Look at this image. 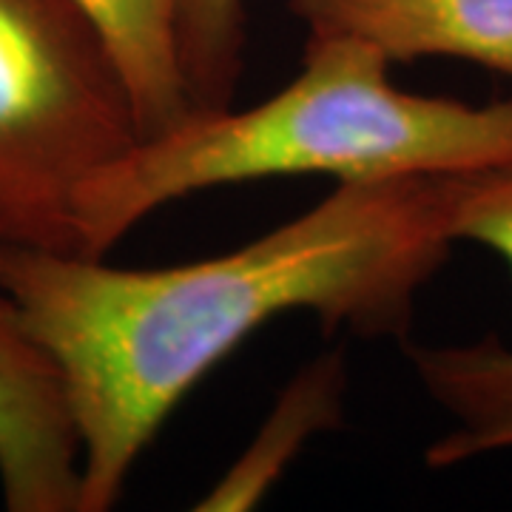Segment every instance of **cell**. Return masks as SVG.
Returning <instances> with one entry per match:
<instances>
[{
	"mask_svg": "<svg viewBox=\"0 0 512 512\" xmlns=\"http://www.w3.org/2000/svg\"><path fill=\"white\" fill-rule=\"evenodd\" d=\"M450 245L441 177H393L339 183L242 248L171 268L0 248V285L63 376L80 512H109L185 396L279 316L404 336Z\"/></svg>",
	"mask_w": 512,
	"mask_h": 512,
	"instance_id": "cell-1",
	"label": "cell"
},
{
	"mask_svg": "<svg viewBox=\"0 0 512 512\" xmlns=\"http://www.w3.org/2000/svg\"><path fill=\"white\" fill-rule=\"evenodd\" d=\"M365 40L308 35L302 69L251 109L191 111L140 137L77 200V254L106 256L171 202L222 185L450 177L512 157V97L470 106L399 89Z\"/></svg>",
	"mask_w": 512,
	"mask_h": 512,
	"instance_id": "cell-2",
	"label": "cell"
},
{
	"mask_svg": "<svg viewBox=\"0 0 512 512\" xmlns=\"http://www.w3.org/2000/svg\"><path fill=\"white\" fill-rule=\"evenodd\" d=\"M140 137L126 77L74 0H0V248L77 254L80 191Z\"/></svg>",
	"mask_w": 512,
	"mask_h": 512,
	"instance_id": "cell-3",
	"label": "cell"
},
{
	"mask_svg": "<svg viewBox=\"0 0 512 512\" xmlns=\"http://www.w3.org/2000/svg\"><path fill=\"white\" fill-rule=\"evenodd\" d=\"M447 231L453 242H476L501 256L512 274V157L441 177ZM430 399L458 427L427 450L433 467L512 447V348L493 339L447 348H407Z\"/></svg>",
	"mask_w": 512,
	"mask_h": 512,
	"instance_id": "cell-4",
	"label": "cell"
},
{
	"mask_svg": "<svg viewBox=\"0 0 512 512\" xmlns=\"http://www.w3.org/2000/svg\"><path fill=\"white\" fill-rule=\"evenodd\" d=\"M0 493L12 512H80V439L63 376L3 285Z\"/></svg>",
	"mask_w": 512,
	"mask_h": 512,
	"instance_id": "cell-5",
	"label": "cell"
},
{
	"mask_svg": "<svg viewBox=\"0 0 512 512\" xmlns=\"http://www.w3.org/2000/svg\"><path fill=\"white\" fill-rule=\"evenodd\" d=\"M308 35H348L390 63L453 57L512 80V0H288Z\"/></svg>",
	"mask_w": 512,
	"mask_h": 512,
	"instance_id": "cell-6",
	"label": "cell"
},
{
	"mask_svg": "<svg viewBox=\"0 0 512 512\" xmlns=\"http://www.w3.org/2000/svg\"><path fill=\"white\" fill-rule=\"evenodd\" d=\"M126 77L143 137L185 120L194 106L180 63V0H74Z\"/></svg>",
	"mask_w": 512,
	"mask_h": 512,
	"instance_id": "cell-7",
	"label": "cell"
},
{
	"mask_svg": "<svg viewBox=\"0 0 512 512\" xmlns=\"http://www.w3.org/2000/svg\"><path fill=\"white\" fill-rule=\"evenodd\" d=\"M345 365L339 356H328L302 370L276 402L274 413L259 430L245 456L228 470V476L202 498L197 510H248L271 490L302 444L316 430L333 427L342 413Z\"/></svg>",
	"mask_w": 512,
	"mask_h": 512,
	"instance_id": "cell-8",
	"label": "cell"
},
{
	"mask_svg": "<svg viewBox=\"0 0 512 512\" xmlns=\"http://www.w3.org/2000/svg\"><path fill=\"white\" fill-rule=\"evenodd\" d=\"M177 32L194 111L234 106L245 69V0H180Z\"/></svg>",
	"mask_w": 512,
	"mask_h": 512,
	"instance_id": "cell-9",
	"label": "cell"
}]
</instances>
